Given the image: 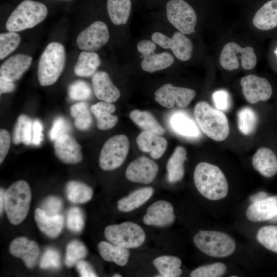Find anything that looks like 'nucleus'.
Listing matches in <instances>:
<instances>
[{
    "label": "nucleus",
    "instance_id": "nucleus-1",
    "mask_svg": "<svg viewBox=\"0 0 277 277\" xmlns=\"http://www.w3.org/2000/svg\"><path fill=\"white\" fill-rule=\"evenodd\" d=\"M195 186L205 198L216 201L226 196L228 184L221 170L216 166L202 162L196 166L193 175Z\"/></svg>",
    "mask_w": 277,
    "mask_h": 277
},
{
    "label": "nucleus",
    "instance_id": "nucleus-2",
    "mask_svg": "<svg viewBox=\"0 0 277 277\" xmlns=\"http://www.w3.org/2000/svg\"><path fill=\"white\" fill-rule=\"evenodd\" d=\"M194 115L199 127L209 137L223 141L228 136V121L220 110L212 108L206 102H200L194 107Z\"/></svg>",
    "mask_w": 277,
    "mask_h": 277
},
{
    "label": "nucleus",
    "instance_id": "nucleus-3",
    "mask_svg": "<svg viewBox=\"0 0 277 277\" xmlns=\"http://www.w3.org/2000/svg\"><path fill=\"white\" fill-rule=\"evenodd\" d=\"M65 61L64 46L58 42L49 43L38 62L37 78L40 85L47 86L55 83L64 70Z\"/></svg>",
    "mask_w": 277,
    "mask_h": 277
},
{
    "label": "nucleus",
    "instance_id": "nucleus-4",
    "mask_svg": "<svg viewBox=\"0 0 277 277\" xmlns=\"http://www.w3.org/2000/svg\"><path fill=\"white\" fill-rule=\"evenodd\" d=\"M31 192L24 180L13 183L5 191V209L9 222L18 225L26 217L30 209Z\"/></svg>",
    "mask_w": 277,
    "mask_h": 277
},
{
    "label": "nucleus",
    "instance_id": "nucleus-5",
    "mask_svg": "<svg viewBox=\"0 0 277 277\" xmlns=\"http://www.w3.org/2000/svg\"><path fill=\"white\" fill-rule=\"evenodd\" d=\"M47 14L48 9L43 3L24 0L10 15L6 28L9 31L16 32L33 28L44 21Z\"/></svg>",
    "mask_w": 277,
    "mask_h": 277
},
{
    "label": "nucleus",
    "instance_id": "nucleus-6",
    "mask_svg": "<svg viewBox=\"0 0 277 277\" xmlns=\"http://www.w3.org/2000/svg\"><path fill=\"white\" fill-rule=\"evenodd\" d=\"M196 247L202 252L214 258H225L235 251L234 240L226 233L211 230H200L193 238Z\"/></svg>",
    "mask_w": 277,
    "mask_h": 277
},
{
    "label": "nucleus",
    "instance_id": "nucleus-7",
    "mask_svg": "<svg viewBox=\"0 0 277 277\" xmlns=\"http://www.w3.org/2000/svg\"><path fill=\"white\" fill-rule=\"evenodd\" d=\"M104 235L109 242L128 249L141 246L146 239L142 227L131 222L108 225L105 229Z\"/></svg>",
    "mask_w": 277,
    "mask_h": 277
},
{
    "label": "nucleus",
    "instance_id": "nucleus-8",
    "mask_svg": "<svg viewBox=\"0 0 277 277\" xmlns=\"http://www.w3.org/2000/svg\"><path fill=\"white\" fill-rule=\"evenodd\" d=\"M129 148V140L125 135H115L109 138L100 153L99 165L101 169L110 171L120 167L127 157Z\"/></svg>",
    "mask_w": 277,
    "mask_h": 277
},
{
    "label": "nucleus",
    "instance_id": "nucleus-9",
    "mask_svg": "<svg viewBox=\"0 0 277 277\" xmlns=\"http://www.w3.org/2000/svg\"><path fill=\"white\" fill-rule=\"evenodd\" d=\"M168 21L179 31L190 34L195 32L197 16L194 9L185 0H169L166 5Z\"/></svg>",
    "mask_w": 277,
    "mask_h": 277
},
{
    "label": "nucleus",
    "instance_id": "nucleus-10",
    "mask_svg": "<svg viewBox=\"0 0 277 277\" xmlns=\"http://www.w3.org/2000/svg\"><path fill=\"white\" fill-rule=\"evenodd\" d=\"M239 58L245 70L252 69L256 64V56L252 47L242 48L234 42L228 43L224 46L220 54V63L223 68L231 71L239 67Z\"/></svg>",
    "mask_w": 277,
    "mask_h": 277
},
{
    "label": "nucleus",
    "instance_id": "nucleus-11",
    "mask_svg": "<svg viewBox=\"0 0 277 277\" xmlns=\"http://www.w3.org/2000/svg\"><path fill=\"white\" fill-rule=\"evenodd\" d=\"M154 95L155 100L164 107L171 108L176 104L180 108H184L193 100L196 93L190 88L166 84L157 89Z\"/></svg>",
    "mask_w": 277,
    "mask_h": 277
},
{
    "label": "nucleus",
    "instance_id": "nucleus-12",
    "mask_svg": "<svg viewBox=\"0 0 277 277\" xmlns=\"http://www.w3.org/2000/svg\"><path fill=\"white\" fill-rule=\"evenodd\" d=\"M110 37L107 25L102 21H95L83 30L76 38V44L81 50L94 51L108 42Z\"/></svg>",
    "mask_w": 277,
    "mask_h": 277
},
{
    "label": "nucleus",
    "instance_id": "nucleus-13",
    "mask_svg": "<svg viewBox=\"0 0 277 277\" xmlns=\"http://www.w3.org/2000/svg\"><path fill=\"white\" fill-rule=\"evenodd\" d=\"M240 83L243 95L250 104L266 101L272 95L271 86L265 78L251 74L242 78Z\"/></svg>",
    "mask_w": 277,
    "mask_h": 277
},
{
    "label": "nucleus",
    "instance_id": "nucleus-14",
    "mask_svg": "<svg viewBox=\"0 0 277 277\" xmlns=\"http://www.w3.org/2000/svg\"><path fill=\"white\" fill-rule=\"evenodd\" d=\"M159 171L157 164L146 156L131 162L126 170L127 179L132 182L148 184L155 179Z\"/></svg>",
    "mask_w": 277,
    "mask_h": 277
},
{
    "label": "nucleus",
    "instance_id": "nucleus-15",
    "mask_svg": "<svg viewBox=\"0 0 277 277\" xmlns=\"http://www.w3.org/2000/svg\"><path fill=\"white\" fill-rule=\"evenodd\" d=\"M175 219L173 207L168 201L160 200L152 204L143 217L144 223L149 226L166 227Z\"/></svg>",
    "mask_w": 277,
    "mask_h": 277
},
{
    "label": "nucleus",
    "instance_id": "nucleus-16",
    "mask_svg": "<svg viewBox=\"0 0 277 277\" xmlns=\"http://www.w3.org/2000/svg\"><path fill=\"white\" fill-rule=\"evenodd\" d=\"M54 149L56 157L65 164H75L83 159L81 146L68 133L64 134L55 140Z\"/></svg>",
    "mask_w": 277,
    "mask_h": 277
},
{
    "label": "nucleus",
    "instance_id": "nucleus-17",
    "mask_svg": "<svg viewBox=\"0 0 277 277\" xmlns=\"http://www.w3.org/2000/svg\"><path fill=\"white\" fill-rule=\"evenodd\" d=\"M9 251L12 255L21 258L28 268L34 267L39 254L36 243L24 236L18 237L11 242Z\"/></svg>",
    "mask_w": 277,
    "mask_h": 277
},
{
    "label": "nucleus",
    "instance_id": "nucleus-18",
    "mask_svg": "<svg viewBox=\"0 0 277 277\" xmlns=\"http://www.w3.org/2000/svg\"><path fill=\"white\" fill-rule=\"evenodd\" d=\"M32 61V57L27 54L11 56L1 65L0 77L13 82L18 80L29 68Z\"/></svg>",
    "mask_w": 277,
    "mask_h": 277
},
{
    "label": "nucleus",
    "instance_id": "nucleus-19",
    "mask_svg": "<svg viewBox=\"0 0 277 277\" xmlns=\"http://www.w3.org/2000/svg\"><path fill=\"white\" fill-rule=\"evenodd\" d=\"M92 85L94 95L102 101L113 103L121 95L119 89L112 83L105 71L96 72L92 76Z\"/></svg>",
    "mask_w": 277,
    "mask_h": 277
},
{
    "label": "nucleus",
    "instance_id": "nucleus-20",
    "mask_svg": "<svg viewBox=\"0 0 277 277\" xmlns=\"http://www.w3.org/2000/svg\"><path fill=\"white\" fill-rule=\"evenodd\" d=\"M277 214V196H271L252 203L247 208L246 215L252 222L269 221Z\"/></svg>",
    "mask_w": 277,
    "mask_h": 277
},
{
    "label": "nucleus",
    "instance_id": "nucleus-21",
    "mask_svg": "<svg viewBox=\"0 0 277 277\" xmlns=\"http://www.w3.org/2000/svg\"><path fill=\"white\" fill-rule=\"evenodd\" d=\"M136 143L141 151L150 153L151 157L155 160L162 157L167 147V141L164 137L145 131L138 134Z\"/></svg>",
    "mask_w": 277,
    "mask_h": 277
},
{
    "label": "nucleus",
    "instance_id": "nucleus-22",
    "mask_svg": "<svg viewBox=\"0 0 277 277\" xmlns=\"http://www.w3.org/2000/svg\"><path fill=\"white\" fill-rule=\"evenodd\" d=\"M252 164L264 176L271 177L277 173V157L269 148L259 149L252 157Z\"/></svg>",
    "mask_w": 277,
    "mask_h": 277
},
{
    "label": "nucleus",
    "instance_id": "nucleus-23",
    "mask_svg": "<svg viewBox=\"0 0 277 277\" xmlns=\"http://www.w3.org/2000/svg\"><path fill=\"white\" fill-rule=\"evenodd\" d=\"M34 219L39 229L50 238H56L62 230L64 217L62 215H48L41 208H37Z\"/></svg>",
    "mask_w": 277,
    "mask_h": 277
},
{
    "label": "nucleus",
    "instance_id": "nucleus-24",
    "mask_svg": "<svg viewBox=\"0 0 277 277\" xmlns=\"http://www.w3.org/2000/svg\"><path fill=\"white\" fill-rule=\"evenodd\" d=\"M253 24L258 29L268 30L277 27V0H271L255 13Z\"/></svg>",
    "mask_w": 277,
    "mask_h": 277
},
{
    "label": "nucleus",
    "instance_id": "nucleus-25",
    "mask_svg": "<svg viewBox=\"0 0 277 277\" xmlns=\"http://www.w3.org/2000/svg\"><path fill=\"white\" fill-rule=\"evenodd\" d=\"M115 110L113 104L105 101L99 102L90 107L91 112L96 119L97 127L102 130L111 129L117 124V116L112 115Z\"/></svg>",
    "mask_w": 277,
    "mask_h": 277
},
{
    "label": "nucleus",
    "instance_id": "nucleus-26",
    "mask_svg": "<svg viewBox=\"0 0 277 277\" xmlns=\"http://www.w3.org/2000/svg\"><path fill=\"white\" fill-rule=\"evenodd\" d=\"M154 189L151 187L138 189L117 202V209L123 212L133 211L144 204L153 195Z\"/></svg>",
    "mask_w": 277,
    "mask_h": 277
},
{
    "label": "nucleus",
    "instance_id": "nucleus-27",
    "mask_svg": "<svg viewBox=\"0 0 277 277\" xmlns=\"http://www.w3.org/2000/svg\"><path fill=\"white\" fill-rule=\"evenodd\" d=\"M187 160V152L182 146H177L167 164L168 181L171 183L181 181L185 173L184 162Z\"/></svg>",
    "mask_w": 277,
    "mask_h": 277
},
{
    "label": "nucleus",
    "instance_id": "nucleus-28",
    "mask_svg": "<svg viewBox=\"0 0 277 277\" xmlns=\"http://www.w3.org/2000/svg\"><path fill=\"white\" fill-rule=\"evenodd\" d=\"M97 248L101 256L106 261L114 262L120 266L128 263L130 256L128 248L106 241L101 242Z\"/></svg>",
    "mask_w": 277,
    "mask_h": 277
},
{
    "label": "nucleus",
    "instance_id": "nucleus-29",
    "mask_svg": "<svg viewBox=\"0 0 277 277\" xmlns=\"http://www.w3.org/2000/svg\"><path fill=\"white\" fill-rule=\"evenodd\" d=\"M101 64L98 55L92 51H83L78 57L74 72L78 76L88 77L93 76Z\"/></svg>",
    "mask_w": 277,
    "mask_h": 277
},
{
    "label": "nucleus",
    "instance_id": "nucleus-30",
    "mask_svg": "<svg viewBox=\"0 0 277 277\" xmlns=\"http://www.w3.org/2000/svg\"><path fill=\"white\" fill-rule=\"evenodd\" d=\"M131 7V0H107L108 15L115 25H124L127 23Z\"/></svg>",
    "mask_w": 277,
    "mask_h": 277
},
{
    "label": "nucleus",
    "instance_id": "nucleus-31",
    "mask_svg": "<svg viewBox=\"0 0 277 277\" xmlns=\"http://www.w3.org/2000/svg\"><path fill=\"white\" fill-rule=\"evenodd\" d=\"M172 128L177 133L187 137H197L200 132L195 122L186 113H174L170 118Z\"/></svg>",
    "mask_w": 277,
    "mask_h": 277
},
{
    "label": "nucleus",
    "instance_id": "nucleus-32",
    "mask_svg": "<svg viewBox=\"0 0 277 277\" xmlns=\"http://www.w3.org/2000/svg\"><path fill=\"white\" fill-rule=\"evenodd\" d=\"M129 116L144 131L159 135L163 134L165 132L164 128L150 112L135 109L130 112Z\"/></svg>",
    "mask_w": 277,
    "mask_h": 277
},
{
    "label": "nucleus",
    "instance_id": "nucleus-33",
    "mask_svg": "<svg viewBox=\"0 0 277 277\" xmlns=\"http://www.w3.org/2000/svg\"><path fill=\"white\" fill-rule=\"evenodd\" d=\"M173 54L182 61H187L192 56L193 44L186 34L177 31L171 37V48Z\"/></svg>",
    "mask_w": 277,
    "mask_h": 277
},
{
    "label": "nucleus",
    "instance_id": "nucleus-34",
    "mask_svg": "<svg viewBox=\"0 0 277 277\" xmlns=\"http://www.w3.org/2000/svg\"><path fill=\"white\" fill-rule=\"evenodd\" d=\"M153 264L158 271L164 277H177L181 275V259L171 255H163L155 259Z\"/></svg>",
    "mask_w": 277,
    "mask_h": 277
},
{
    "label": "nucleus",
    "instance_id": "nucleus-35",
    "mask_svg": "<svg viewBox=\"0 0 277 277\" xmlns=\"http://www.w3.org/2000/svg\"><path fill=\"white\" fill-rule=\"evenodd\" d=\"M173 62L174 57L169 52H154L148 56L144 57L141 66L144 71L153 73L169 67Z\"/></svg>",
    "mask_w": 277,
    "mask_h": 277
},
{
    "label": "nucleus",
    "instance_id": "nucleus-36",
    "mask_svg": "<svg viewBox=\"0 0 277 277\" xmlns=\"http://www.w3.org/2000/svg\"><path fill=\"white\" fill-rule=\"evenodd\" d=\"M33 123L27 115L21 114L17 118L13 134V143H23L29 145L32 143Z\"/></svg>",
    "mask_w": 277,
    "mask_h": 277
},
{
    "label": "nucleus",
    "instance_id": "nucleus-37",
    "mask_svg": "<svg viewBox=\"0 0 277 277\" xmlns=\"http://www.w3.org/2000/svg\"><path fill=\"white\" fill-rule=\"evenodd\" d=\"M68 199L76 204H83L89 201L93 195L92 188L81 182L71 181L67 183L66 187Z\"/></svg>",
    "mask_w": 277,
    "mask_h": 277
},
{
    "label": "nucleus",
    "instance_id": "nucleus-38",
    "mask_svg": "<svg viewBox=\"0 0 277 277\" xmlns=\"http://www.w3.org/2000/svg\"><path fill=\"white\" fill-rule=\"evenodd\" d=\"M70 113L74 118V125L82 131L88 130L92 124V117L88 104L83 102L71 106Z\"/></svg>",
    "mask_w": 277,
    "mask_h": 277
},
{
    "label": "nucleus",
    "instance_id": "nucleus-39",
    "mask_svg": "<svg viewBox=\"0 0 277 277\" xmlns=\"http://www.w3.org/2000/svg\"><path fill=\"white\" fill-rule=\"evenodd\" d=\"M258 120L256 113L250 107H243L238 113V128L244 135H249L253 132Z\"/></svg>",
    "mask_w": 277,
    "mask_h": 277
},
{
    "label": "nucleus",
    "instance_id": "nucleus-40",
    "mask_svg": "<svg viewBox=\"0 0 277 277\" xmlns=\"http://www.w3.org/2000/svg\"><path fill=\"white\" fill-rule=\"evenodd\" d=\"M87 253V249L83 243L77 240H72L67 246L65 263L71 267L85 258Z\"/></svg>",
    "mask_w": 277,
    "mask_h": 277
},
{
    "label": "nucleus",
    "instance_id": "nucleus-41",
    "mask_svg": "<svg viewBox=\"0 0 277 277\" xmlns=\"http://www.w3.org/2000/svg\"><path fill=\"white\" fill-rule=\"evenodd\" d=\"M256 239L266 249L277 253L276 226H266L262 227L257 233Z\"/></svg>",
    "mask_w": 277,
    "mask_h": 277
},
{
    "label": "nucleus",
    "instance_id": "nucleus-42",
    "mask_svg": "<svg viewBox=\"0 0 277 277\" xmlns=\"http://www.w3.org/2000/svg\"><path fill=\"white\" fill-rule=\"evenodd\" d=\"M20 35L15 32L0 34V59L3 60L14 51L21 42Z\"/></svg>",
    "mask_w": 277,
    "mask_h": 277
},
{
    "label": "nucleus",
    "instance_id": "nucleus-43",
    "mask_svg": "<svg viewBox=\"0 0 277 277\" xmlns=\"http://www.w3.org/2000/svg\"><path fill=\"white\" fill-rule=\"evenodd\" d=\"M227 270L226 265L222 263H215L199 267L192 270L191 277H220L224 275Z\"/></svg>",
    "mask_w": 277,
    "mask_h": 277
},
{
    "label": "nucleus",
    "instance_id": "nucleus-44",
    "mask_svg": "<svg viewBox=\"0 0 277 277\" xmlns=\"http://www.w3.org/2000/svg\"><path fill=\"white\" fill-rule=\"evenodd\" d=\"M68 93L71 100L84 101L90 97L91 89L89 85L86 82L77 80L73 82L69 86Z\"/></svg>",
    "mask_w": 277,
    "mask_h": 277
},
{
    "label": "nucleus",
    "instance_id": "nucleus-45",
    "mask_svg": "<svg viewBox=\"0 0 277 277\" xmlns=\"http://www.w3.org/2000/svg\"><path fill=\"white\" fill-rule=\"evenodd\" d=\"M68 228L74 232H80L84 226V218L81 210L77 207H72L69 209L67 216Z\"/></svg>",
    "mask_w": 277,
    "mask_h": 277
},
{
    "label": "nucleus",
    "instance_id": "nucleus-46",
    "mask_svg": "<svg viewBox=\"0 0 277 277\" xmlns=\"http://www.w3.org/2000/svg\"><path fill=\"white\" fill-rule=\"evenodd\" d=\"M61 266L60 255L53 248L47 249L40 261L39 266L42 269L58 268Z\"/></svg>",
    "mask_w": 277,
    "mask_h": 277
},
{
    "label": "nucleus",
    "instance_id": "nucleus-47",
    "mask_svg": "<svg viewBox=\"0 0 277 277\" xmlns=\"http://www.w3.org/2000/svg\"><path fill=\"white\" fill-rule=\"evenodd\" d=\"M63 202L58 197L50 196L46 197L41 205V209L48 215L58 214L62 209Z\"/></svg>",
    "mask_w": 277,
    "mask_h": 277
},
{
    "label": "nucleus",
    "instance_id": "nucleus-48",
    "mask_svg": "<svg viewBox=\"0 0 277 277\" xmlns=\"http://www.w3.org/2000/svg\"><path fill=\"white\" fill-rule=\"evenodd\" d=\"M70 130L68 122L63 117H58L54 121L49 132V136L52 140H55L62 135L68 133Z\"/></svg>",
    "mask_w": 277,
    "mask_h": 277
},
{
    "label": "nucleus",
    "instance_id": "nucleus-49",
    "mask_svg": "<svg viewBox=\"0 0 277 277\" xmlns=\"http://www.w3.org/2000/svg\"><path fill=\"white\" fill-rule=\"evenodd\" d=\"M212 99L218 110L226 111L229 109L230 106V96L226 90H219L215 91L212 94Z\"/></svg>",
    "mask_w": 277,
    "mask_h": 277
},
{
    "label": "nucleus",
    "instance_id": "nucleus-50",
    "mask_svg": "<svg viewBox=\"0 0 277 277\" xmlns=\"http://www.w3.org/2000/svg\"><path fill=\"white\" fill-rule=\"evenodd\" d=\"M11 144L9 132L2 129L0 131V163L2 164L6 156Z\"/></svg>",
    "mask_w": 277,
    "mask_h": 277
},
{
    "label": "nucleus",
    "instance_id": "nucleus-51",
    "mask_svg": "<svg viewBox=\"0 0 277 277\" xmlns=\"http://www.w3.org/2000/svg\"><path fill=\"white\" fill-rule=\"evenodd\" d=\"M156 45L152 41L143 39L140 41L137 45L138 51L143 57L148 56L154 53Z\"/></svg>",
    "mask_w": 277,
    "mask_h": 277
},
{
    "label": "nucleus",
    "instance_id": "nucleus-52",
    "mask_svg": "<svg viewBox=\"0 0 277 277\" xmlns=\"http://www.w3.org/2000/svg\"><path fill=\"white\" fill-rule=\"evenodd\" d=\"M151 39L154 43L163 48H171V37H169L161 32H154L151 35Z\"/></svg>",
    "mask_w": 277,
    "mask_h": 277
},
{
    "label": "nucleus",
    "instance_id": "nucleus-53",
    "mask_svg": "<svg viewBox=\"0 0 277 277\" xmlns=\"http://www.w3.org/2000/svg\"><path fill=\"white\" fill-rule=\"evenodd\" d=\"M76 269L82 277H95L97 275L87 262L80 260L76 264Z\"/></svg>",
    "mask_w": 277,
    "mask_h": 277
},
{
    "label": "nucleus",
    "instance_id": "nucleus-54",
    "mask_svg": "<svg viewBox=\"0 0 277 277\" xmlns=\"http://www.w3.org/2000/svg\"><path fill=\"white\" fill-rule=\"evenodd\" d=\"M43 126L39 121L36 120L33 123L32 144L39 145L43 140Z\"/></svg>",
    "mask_w": 277,
    "mask_h": 277
},
{
    "label": "nucleus",
    "instance_id": "nucleus-55",
    "mask_svg": "<svg viewBox=\"0 0 277 277\" xmlns=\"http://www.w3.org/2000/svg\"><path fill=\"white\" fill-rule=\"evenodd\" d=\"M15 89V85L13 82L9 81L0 77V93H6L11 92Z\"/></svg>",
    "mask_w": 277,
    "mask_h": 277
},
{
    "label": "nucleus",
    "instance_id": "nucleus-56",
    "mask_svg": "<svg viewBox=\"0 0 277 277\" xmlns=\"http://www.w3.org/2000/svg\"><path fill=\"white\" fill-rule=\"evenodd\" d=\"M269 195L267 193L264 191H260L251 196L250 197V200L252 203H253L264 200Z\"/></svg>",
    "mask_w": 277,
    "mask_h": 277
},
{
    "label": "nucleus",
    "instance_id": "nucleus-57",
    "mask_svg": "<svg viewBox=\"0 0 277 277\" xmlns=\"http://www.w3.org/2000/svg\"><path fill=\"white\" fill-rule=\"evenodd\" d=\"M5 191L3 188L0 190V212L2 214L4 208H5Z\"/></svg>",
    "mask_w": 277,
    "mask_h": 277
},
{
    "label": "nucleus",
    "instance_id": "nucleus-58",
    "mask_svg": "<svg viewBox=\"0 0 277 277\" xmlns=\"http://www.w3.org/2000/svg\"><path fill=\"white\" fill-rule=\"evenodd\" d=\"M272 223H277V214L269 220Z\"/></svg>",
    "mask_w": 277,
    "mask_h": 277
},
{
    "label": "nucleus",
    "instance_id": "nucleus-59",
    "mask_svg": "<svg viewBox=\"0 0 277 277\" xmlns=\"http://www.w3.org/2000/svg\"><path fill=\"white\" fill-rule=\"evenodd\" d=\"M113 276H114V277H121V276H122V275L121 274H120L116 273V274H113Z\"/></svg>",
    "mask_w": 277,
    "mask_h": 277
},
{
    "label": "nucleus",
    "instance_id": "nucleus-60",
    "mask_svg": "<svg viewBox=\"0 0 277 277\" xmlns=\"http://www.w3.org/2000/svg\"><path fill=\"white\" fill-rule=\"evenodd\" d=\"M274 52L276 54V56H277V48L276 49H275V50L274 51Z\"/></svg>",
    "mask_w": 277,
    "mask_h": 277
},
{
    "label": "nucleus",
    "instance_id": "nucleus-61",
    "mask_svg": "<svg viewBox=\"0 0 277 277\" xmlns=\"http://www.w3.org/2000/svg\"><path fill=\"white\" fill-rule=\"evenodd\" d=\"M64 1H71V0H64Z\"/></svg>",
    "mask_w": 277,
    "mask_h": 277
}]
</instances>
